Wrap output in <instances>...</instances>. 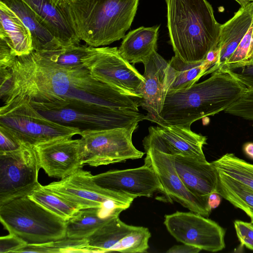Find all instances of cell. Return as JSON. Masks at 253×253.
Here are the masks:
<instances>
[{"label":"cell","instance_id":"1","mask_svg":"<svg viewBox=\"0 0 253 253\" xmlns=\"http://www.w3.org/2000/svg\"><path fill=\"white\" fill-rule=\"evenodd\" d=\"M246 89L230 74L219 69L207 80L188 88L167 92L158 125L191 129L195 121L224 111Z\"/></svg>","mask_w":253,"mask_h":253},{"label":"cell","instance_id":"2","mask_svg":"<svg viewBox=\"0 0 253 253\" xmlns=\"http://www.w3.org/2000/svg\"><path fill=\"white\" fill-rule=\"evenodd\" d=\"M169 42L186 63L204 60L217 47L221 24L207 0H165Z\"/></svg>","mask_w":253,"mask_h":253},{"label":"cell","instance_id":"3","mask_svg":"<svg viewBox=\"0 0 253 253\" xmlns=\"http://www.w3.org/2000/svg\"><path fill=\"white\" fill-rule=\"evenodd\" d=\"M81 40L88 46L109 45L123 39L130 28L139 0H68Z\"/></svg>","mask_w":253,"mask_h":253},{"label":"cell","instance_id":"4","mask_svg":"<svg viewBox=\"0 0 253 253\" xmlns=\"http://www.w3.org/2000/svg\"><path fill=\"white\" fill-rule=\"evenodd\" d=\"M0 220L9 233L27 244H42L66 237V221L26 196L0 206Z\"/></svg>","mask_w":253,"mask_h":253},{"label":"cell","instance_id":"5","mask_svg":"<svg viewBox=\"0 0 253 253\" xmlns=\"http://www.w3.org/2000/svg\"><path fill=\"white\" fill-rule=\"evenodd\" d=\"M0 126L7 128L20 143L35 146L60 136L80 135L81 131L50 120L26 99L15 97L0 108Z\"/></svg>","mask_w":253,"mask_h":253},{"label":"cell","instance_id":"6","mask_svg":"<svg viewBox=\"0 0 253 253\" xmlns=\"http://www.w3.org/2000/svg\"><path fill=\"white\" fill-rule=\"evenodd\" d=\"M138 123L114 129L82 131V163L98 167L141 158L144 153L133 145L132 136Z\"/></svg>","mask_w":253,"mask_h":253},{"label":"cell","instance_id":"7","mask_svg":"<svg viewBox=\"0 0 253 253\" xmlns=\"http://www.w3.org/2000/svg\"><path fill=\"white\" fill-rule=\"evenodd\" d=\"M30 102L46 118L63 125L77 128L81 131L127 127L145 120V117L139 111L131 110L109 108L78 109L35 101Z\"/></svg>","mask_w":253,"mask_h":253},{"label":"cell","instance_id":"8","mask_svg":"<svg viewBox=\"0 0 253 253\" xmlns=\"http://www.w3.org/2000/svg\"><path fill=\"white\" fill-rule=\"evenodd\" d=\"M82 60L84 67L96 79L125 94L142 98L145 78L120 55L117 47L89 46Z\"/></svg>","mask_w":253,"mask_h":253},{"label":"cell","instance_id":"9","mask_svg":"<svg viewBox=\"0 0 253 253\" xmlns=\"http://www.w3.org/2000/svg\"><path fill=\"white\" fill-rule=\"evenodd\" d=\"M41 168L35 147L29 144L21 143L16 150L0 152V206L37 188Z\"/></svg>","mask_w":253,"mask_h":253},{"label":"cell","instance_id":"10","mask_svg":"<svg viewBox=\"0 0 253 253\" xmlns=\"http://www.w3.org/2000/svg\"><path fill=\"white\" fill-rule=\"evenodd\" d=\"M164 223L170 235L183 244L211 252L225 247V230L200 214L177 211L165 215Z\"/></svg>","mask_w":253,"mask_h":253},{"label":"cell","instance_id":"11","mask_svg":"<svg viewBox=\"0 0 253 253\" xmlns=\"http://www.w3.org/2000/svg\"><path fill=\"white\" fill-rule=\"evenodd\" d=\"M92 175L82 168L65 178L44 186L70 201L79 210L96 207L126 210L129 207L133 199L103 190L94 183Z\"/></svg>","mask_w":253,"mask_h":253},{"label":"cell","instance_id":"12","mask_svg":"<svg viewBox=\"0 0 253 253\" xmlns=\"http://www.w3.org/2000/svg\"><path fill=\"white\" fill-rule=\"evenodd\" d=\"M144 149L146 154L144 164L155 171L164 193L191 211L208 217L211 211L208 200L194 195L186 187L176 172L172 155L152 148Z\"/></svg>","mask_w":253,"mask_h":253},{"label":"cell","instance_id":"13","mask_svg":"<svg viewBox=\"0 0 253 253\" xmlns=\"http://www.w3.org/2000/svg\"><path fill=\"white\" fill-rule=\"evenodd\" d=\"M94 183L103 190L134 200L149 197L163 187L151 167L145 164L134 169L110 170L92 175Z\"/></svg>","mask_w":253,"mask_h":253},{"label":"cell","instance_id":"14","mask_svg":"<svg viewBox=\"0 0 253 253\" xmlns=\"http://www.w3.org/2000/svg\"><path fill=\"white\" fill-rule=\"evenodd\" d=\"M148 130L149 133L143 141L144 149L152 148L169 155L206 161L203 150L207 144L205 136L176 126H151Z\"/></svg>","mask_w":253,"mask_h":253},{"label":"cell","instance_id":"15","mask_svg":"<svg viewBox=\"0 0 253 253\" xmlns=\"http://www.w3.org/2000/svg\"><path fill=\"white\" fill-rule=\"evenodd\" d=\"M60 136L34 146L41 168L48 176L60 179L83 167L80 139Z\"/></svg>","mask_w":253,"mask_h":253},{"label":"cell","instance_id":"16","mask_svg":"<svg viewBox=\"0 0 253 253\" xmlns=\"http://www.w3.org/2000/svg\"><path fill=\"white\" fill-rule=\"evenodd\" d=\"M63 46L79 44L68 0H23Z\"/></svg>","mask_w":253,"mask_h":253},{"label":"cell","instance_id":"17","mask_svg":"<svg viewBox=\"0 0 253 253\" xmlns=\"http://www.w3.org/2000/svg\"><path fill=\"white\" fill-rule=\"evenodd\" d=\"M172 157L178 175L192 193L208 200L211 193L217 192L218 172L211 162L179 155Z\"/></svg>","mask_w":253,"mask_h":253},{"label":"cell","instance_id":"18","mask_svg":"<svg viewBox=\"0 0 253 253\" xmlns=\"http://www.w3.org/2000/svg\"><path fill=\"white\" fill-rule=\"evenodd\" d=\"M145 78L139 106L147 111L145 120L158 125L165 98V69L168 62L157 51L143 63Z\"/></svg>","mask_w":253,"mask_h":253},{"label":"cell","instance_id":"19","mask_svg":"<svg viewBox=\"0 0 253 253\" xmlns=\"http://www.w3.org/2000/svg\"><path fill=\"white\" fill-rule=\"evenodd\" d=\"M252 3L241 7L231 19L221 25L218 59L206 75L212 73L226 64L241 42L253 22Z\"/></svg>","mask_w":253,"mask_h":253},{"label":"cell","instance_id":"20","mask_svg":"<svg viewBox=\"0 0 253 253\" xmlns=\"http://www.w3.org/2000/svg\"><path fill=\"white\" fill-rule=\"evenodd\" d=\"M0 39L4 40L15 56L34 50L31 34L15 13L0 1Z\"/></svg>","mask_w":253,"mask_h":253},{"label":"cell","instance_id":"21","mask_svg":"<svg viewBox=\"0 0 253 253\" xmlns=\"http://www.w3.org/2000/svg\"><path fill=\"white\" fill-rule=\"evenodd\" d=\"M213 65L207 59L195 63H186L175 55L168 62L165 69V93L189 88Z\"/></svg>","mask_w":253,"mask_h":253},{"label":"cell","instance_id":"22","mask_svg":"<svg viewBox=\"0 0 253 253\" xmlns=\"http://www.w3.org/2000/svg\"><path fill=\"white\" fill-rule=\"evenodd\" d=\"M160 25L140 27L128 32L118 48L120 55L130 64L143 63L157 51Z\"/></svg>","mask_w":253,"mask_h":253},{"label":"cell","instance_id":"23","mask_svg":"<svg viewBox=\"0 0 253 253\" xmlns=\"http://www.w3.org/2000/svg\"><path fill=\"white\" fill-rule=\"evenodd\" d=\"M126 210L121 208L96 207L79 210L66 222V236L85 239L113 217Z\"/></svg>","mask_w":253,"mask_h":253},{"label":"cell","instance_id":"24","mask_svg":"<svg viewBox=\"0 0 253 253\" xmlns=\"http://www.w3.org/2000/svg\"><path fill=\"white\" fill-rule=\"evenodd\" d=\"M14 11L30 31L34 50H49L62 45L37 14L23 0H0Z\"/></svg>","mask_w":253,"mask_h":253},{"label":"cell","instance_id":"25","mask_svg":"<svg viewBox=\"0 0 253 253\" xmlns=\"http://www.w3.org/2000/svg\"><path fill=\"white\" fill-rule=\"evenodd\" d=\"M135 228L121 220L119 215L115 216L85 238L87 252H118L123 239Z\"/></svg>","mask_w":253,"mask_h":253},{"label":"cell","instance_id":"26","mask_svg":"<svg viewBox=\"0 0 253 253\" xmlns=\"http://www.w3.org/2000/svg\"><path fill=\"white\" fill-rule=\"evenodd\" d=\"M88 45L73 44L67 46L36 51L34 55L41 62L57 69L71 71L84 67L83 58L87 53Z\"/></svg>","mask_w":253,"mask_h":253},{"label":"cell","instance_id":"27","mask_svg":"<svg viewBox=\"0 0 253 253\" xmlns=\"http://www.w3.org/2000/svg\"><path fill=\"white\" fill-rule=\"evenodd\" d=\"M217 192L234 207L243 211L253 222V189L218 172Z\"/></svg>","mask_w":253,"mask_h":253},{"label":"cell","instance_id":"28","mask_svg":"<svg viewBox=\"0 0 253 253\" xmlns=\"http://www.w3.org/2000/svg\"><path fill=\"white\" fill-rule=\"evenodd\" d=\"M28 196L42 207L66 221L79 210L78 208L70 201L41 184Z\"/></svg>","mask_w":253,"mask_h":253},{"label":"cell","instance_id":"29","mask_svg":"<svg viewBox=\"0 0 253 253\" xmlns=\"http://www.w3.org/2000/svg\"><path fill=\"white\" fill-rule=\"evenodd\" d=\"M217 171L253 190V164L226 153L211 162Z\"/></svg>","mask_w":253,"mask_h":253},{"label":"cell","instance_id":"30","mask_svg":"<svg viewBox=\"0 0 253 253\" xmlns=\"http://www.w3.org/2000/svg\"><path fill=\"white\" fill-rule=\"evenodd\" d=\"M16 253H87L85 239H73L65 237L49 242L27 244Z\"/></svg>","mask_w":253,"mask_h":253},{"label":"cell","instance_id":"31","mask_svg":"<svg viewBox=\"0 0 253 253\" xmlns=\"http://www.w3.org/2000/svg\"><path fill=\"white\" fill-rule=\"evenodd\" d=\"M151 233L148 228L136 226L120 244L118 252L123 253H146L149 249Z\"/></svg>","mask_w":253,"mask_h":253},{"label":"cell","instance_id":"32","mask_svg":"<svg viewBox=\"0 0 253 253\" xmlns=\"http://www.w3.org/2000/svg\"><path fill=\"white\" fill-rule=\"evenodd\" d=\"M219 69L230 74L247 89L253 90V61L226 63Z\"/></svg>","mask_w":253,"mask_h":253},{"label":"cell","instance_id":"33","mask_svg":"<svg viewBox=\"0 0 253 253\" xmlns=\"http://www.w3.org/2000/svg\"><path fill=\"white\" fill-rule=\"evenodd\" d=\"M226 114L253 121V90L246 88L242 96L224 111Z\"/></svg>","mask_w":253,"mask_h":253},{"label":"cell","instance_id":"34","mask_svg":"<svg viewBox=\"0 0 253 253\" xmlns=\"http://www.w3.org/2000/svg\"><path fill=\"white\" fill-rule=\"evenodd\" d=\"M234 225L240 245L253 251V225L252 223L236 220L234 222Z\"/></svg>","mask_w":253,"mask_h":253},{"label":"cell","instance_id":"35","mask_svg":"<svg viewBox=\"0 0 253 253\" xmlns=\"http://www.w3.org/2000/svg\"><path fill=\"white\" fill-rule=\"evenodd\" d=\"M253 31V22L235 51L226 63H232L246 61L251 46Z\"/></svg>","mask_w":253,"mask_h":253},{"label":"cell","instance_id":"36","mask_svg":"<svg viewBox=\"0 0 253 253\" xmlns=\"http://www.w3.org/2000/svg\"><path fill=\"white\" fill-rule=\"evenodd\" d=\"M0 152H8L18 149L21 143L6 128L0 126Z\"/></svg>","mask_w":253,"mask_h":253},{"label":"cell","instance_id":"37","mask_svg":"<svg viewBox=\"0 0 253 253\" xmlns=\"http://www.w3.org/2000/svg\"><path fill=\"white\" fill-rule=\"evenodd\" d=\"M27 244L16 235H9L0 237V253H16Z\"/></svg>","mask_w":253,"mask_h":253},{"label":"cell","instance_id":"38","mask_svg":"<svg viewBox=\"0 0 253 253\" xmlns=\"http://www.w3.org/2000/svg\"><path fill=\"white\" fill-rule=\"evenodd\" d=\"M16 56L11 53V50L6 42L0 39V68L10 67Z\"/></svg>","mask_w":253,"mask_h":253},{"label":"cell","instance_id":"39","mask_svg":"<svg viewBox=\"0 0 253 253\" xmlns=\"http://www.w3.org/2000/svg\"><path fill=\"white\" fill-rule=\"evenodd\" d=\"M201 250L193 246L183 244L174 245L167 251L168 253H198Z\"/></svg>","mask_w":253,"mask_h":253},{"label":"cell","instance_id":"40","mask_svg":"<svg viewBox=\"0 0 253 253\" xmlns=\"http://www.w3.org/2000/svg\"><path fill=\"white\" fill-rule=\"evenodd\" d=\"M222 198L217 192H213L210 194L208 198V205L211 211L219 206Z\"/></svg>","mask_w":253,"mask_h":253},{"label":"cell","instance_id":"41","mask_svg":"<svg viewBox=\"0 0 253 253\" xmlns=\"http://www.w3.org/2000/svg\"><path fill=\"white\" fill-rule=\"evenodd\" d=\"M243 148L245 155L251 159L253 160V142L246 143Z\"/></svg>","mask_w":253,"mask_h":253},{"label":"cell","instance_id":"42","mask_svg":"<svg viewBox=\"0 0 253 253\" xmlns=\"http://www.w3.org/2000/svg\"><path fill=\"white\" fill-rule=\"evenodd\" d=\"M240 5L241 7H244L249 4V3L253 2V0H235Z\"/></svg>","mask_w":253,"mask_h":253},{"label":"cell","instance_id":"43","mask_svg":"<svg viewBox=\"0 0 253 253\" xmlns=\"http://www.w3.org/2000/svg\"><path fill=\"white\" fill-rule=\"evenodd\" d=\"M252 4H253V2ZM253 54V31L252 42H251V46L250 48L249 55H248V58L247 60H248L250 59V58L252 56V55Z\"/></svg>","mask_w":253,"mask_h":253},{"label":"cell","instance_id":"44","mask_svg":"<svg viewBox=\"0 0 253 253\" xmlns=\"http://www.w3.org/2000/svg\"><path fill=\"white\" fill-rule=\"evenodd\" d=\"M248 60L253 61V54L252 55V56L250 58V59Z\"/></svg>","mask_w":253,"mask_h":253},{"label":"cell","instance_id":"45","mask_svg":"<svg viewBox=\"0 0 253 253\" xmlns=\"http://www.w3.org/2000/svg\"><path fill=\"white\" fill-rule=\"evenodd\" d=\"M252 224H253V222H252Z\"/></svg>","mask_w":253,"mask_h":253}]
</instances>
